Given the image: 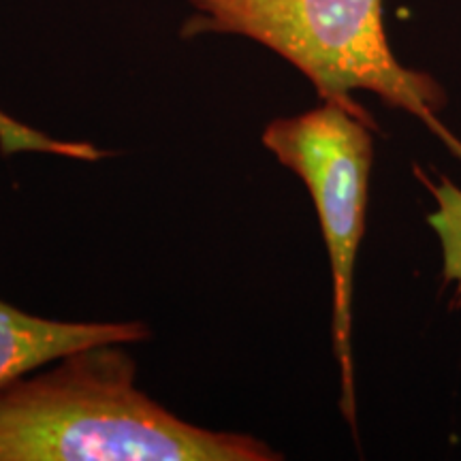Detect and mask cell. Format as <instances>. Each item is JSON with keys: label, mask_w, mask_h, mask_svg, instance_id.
<instances>
[{"label": "cell", "mask_w": 461, "mask_h": 461, "mask_svg": "<svg viewBox=\"0 0 461 461\" xmlns=\"http://www.w3.org/2000/svg\"><path fill=\"white\" fill-rule=\"evenodd\" d=\"M129 344H96L0 389V461H274L255 436L188 423L137 387Z\"/></svg>", "instance_id": "cell-1"}, {"label": "cell", "mask_w": 461, "mask_h": 461, "mask_svg": "<svg viewBox=\"0 0 461 461\" xmlns=\"http://www.w3.org/2000/svg\"><path fill=\"white\" fill-rule=\"evenodd\" d=\"M0 152L54 154V157L86 160V163H96V160L109 157L107 149L92 146V143L65 141L45 135V132L32 129V126L20 122V120L11 118L9 113L3 112V109H0Z\"/></svg>", "instance_id": "cell-5"}, {"label": "cell", "mask_w": 461, "mask_h": 461, "mask_svg": "<svg viewBox=\"0 0 461 461\" xmlns=\"http://www.w3.org/2000/svg\"><path fill=\"white\" fill-rule=\"evenodd\" d=\"M193 14L182 37L235 34L291 62L333 101L376 122L355 92L376 95L384 105L420 120L461 158V141L440 113L447 92L429 73L406 67L391 50L383 0H188Z\"/></svg>", "instance_id": "cell-2"}, {"label": "cell", "mask_w": 461, "mask_h": 461, "mask_svg": "<svg viewBox=\"0 0 461 461\" xmlns=\"http://www.w3.org/2000/svg\"><path fill=\"white\" fill-rule=\"evenodd\" d=\"M140 321H56L28 314L0 299V389L17 378L96 344L143 342Z\"/></svg>", "instance_id": "cell-4"}, {"label": "cell", "mask_w": 461, "mask_h": 461, "mask_svg": "<svg viewBox=\"0 0 461 461\" xmlns=\"http://www.w3.org/2000/svg\"><path fill=\"white\" fill-rule=\"evenodd\" d=\"M376 122L333 101L310 112L276 118L265 126L263 146L305 184L331 267V338L339 367V411L357 431L353 363L355 265L366 233Z\"/></svg>", "instance_id": "cell-3"}]
</instances>
